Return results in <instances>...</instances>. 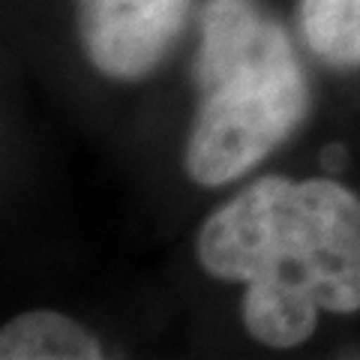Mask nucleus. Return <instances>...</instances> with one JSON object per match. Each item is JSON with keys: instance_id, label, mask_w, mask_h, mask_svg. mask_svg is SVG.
Returning a JSON list of instances; mask_svg holds the SVG:
<instances>
[{"instance_id": "nucleus-1", "label": "nucleus", "mask_w": 360, "mask_h": 360, "mask_svg": "<svg viewBox=\"0 0 360 360\" xmlns=\"http://www.w3.org/2000/svg\"><path fill=\"white\" fill-rule=\"evenodd\" d=\"M195 262L243 285V328L267 348H297L321 312H360V195L333 177L264 174L198 225Z\"/></svg>"}, {"instance_id": "nucleus-2", "label": "nucleus", "mask_w": 360, "mask_h": 360, "mask_svg": "<svg viewBox=\"0 0 360 360\" xmlns=\"http://www.w3.org/2000/svg\"><path fill=\"white\" fill-rule=\"evenodd\" d=\"M193 78L198 103L184 168L205 189L229 186L258 168L312 105L295 39L262 0H205Z\"/></svg>"}, {"instance_id": "nucleus-3", "label": "nucleus", "mask_w": 360, "mask_h": 360, "mask_svg": "<svg viewBox=\"0 0 360 360\" xmlns=\"http://www.w3.org/2000/svg\"><path fill=\"white\" fill-rule=\"evenodd\" d=\"M78 39L99 75L141 82L184 33L195 0H75Z\"/></svg>"}, {"instance_id": "nucleus-4", "label": "nucleus", "mask_w": 360, "mask_h": 360, "mask_svg": "<svg viewBox=\"0 0 360 360\" xmlns=\"http://www.w3.org/2000/svg\"><path fill=\"white\" fill-rule=\"evenodd\" d=\"M4 360H99L103 340L58 309H27L9 319L0 330Z\"/></svg>"}, {"instance_id": "nucleus-5", "label": "nucleus", "mask_w": 360, "mask_h": 360, "mask_svg": "<svg viewBox=\"0 0 360 360\" xmlns=\"http://www.w3.org/2000/svg\"><path fill=\"white\" fill-rule=\"evenodd\" d=\"M303 45L333 70H360V0H300Z\"/></svg>"}]
</instances>
